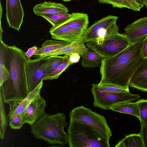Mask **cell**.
<instances>
[{
  "instance_id": "1",
  "label": "cell",
  "mask_w": 147,
  "mask_h": 147,
  "mask_svg": "<svg viewBox=\"0 0 147 147\" xmlns=\"http://www.w3.org/2000/svg\"><path fill=\"white\" fill-rule=\"evenodd\" d=\"M146 37L131 44L114 56L103 58L100 67L101 79L98 84L114 85L129 90L130 80L143 59L141 51Z\"/></svg>"
},
{
  "instance_id": "2",
  "label": "cell",
  "mask_w": 147,
  "mask_h": 147,
  "mask_svg": "<svg viewBox=\"0 0 147 147\" xmlns=\"http://www.w3.org/2000/svg\"><path fill=\"white\" fill-rule=\"evenodd\" d=\"M1 40L4 63L10 74L8 80L0 87L5 103L23 100L29 94L25 52L15 45L9 46Z\"/></svg>"
},
{
  "instance_id": "3",
  "label": "cell",
  "mask_w": 147,
  "mask_h": 147,
  "mask_svg": "<svg viewBox=\"0 0 147 147\" xmlns=\"http://www.w3.org/2000/svg\"><path fill=\"white\" fill-rule=\"evenodd\" d=\"M63 113H45L31 126L30 132L36 138L52 145L64 146L68 144V136L64 129L68 125Z\"/></svg>"
},
{
  "instance_id": "4",
  "label": "cell",
  "mask_w": 147,
  "mask_h": 147,
  "mask_svg": "<svg viewBox=\"0 0 147 147\" xmlns=\"http://www.w3.org/2000/svg\"><path fill=\"white\" fill-rule=\"evenodd\" d=\"M68 144L70 147H109L98 132L88 125L70 119L67 128Z\"/></svg>"
},
{
  "instance_id": "5",
  "label": "cell",
  "mask_w": 147,
  "mask_h": 147,
  "mask_svg": "<svg viewBox=\"0 0 147 147\" xmlns=\"http://www.w3.org/2000/svg\"><path fill=\"white\" fill-rule=\"evenodd\" d=\"M69 116L70 119L78 121L96 130L109 142L112 132L103 115L81 106L73 108L70 112Z\"/></svg>"
},
{
  "instance_id": "6",
  "label": "cell",
  "mask_w": 147,
  "mask_h": 147,
  "mask_svg": "<svg viewBox=\"0 0 147 147\" xmlns=\"http://www.w3.org/2000/svg\"><path fill=\"white\" fill-rule=\"evenodd\" d=\"M131 43L123 34L119 33L86 43L90 49L102 58L114 56L120 53Z\"/></svg>"
},
{
  "instance_id": "7",
  "label": "cell",
  "mask_w": 147,
  "mask_h": 147,
  "mask_svg": "<svg viewBox=\"0 0 147 147\" xmlns=\"http://www.w3.org/2000/svg\"><path fill=\"white\" fill-rule=\"evenodd\" d=\"M91 91L94 96L93 105L94 107L105 110H110L113 105L126 101L134 102L140 97L138 94L131 93H113L100 90L97 84H92Z\"/></svg>"
},
{
  "instance_id": "8",
  "label": "cell",
  "mask_w": 147,
  "mask_h": 147,
  "mask_svg": "<svg viewBox=\"0 0 147 147\" xmlns=\"http://www.w3.org/2000/svg\"><path fill=\"white\" fill-rule=\"evenodd\" d=\"M118 18L109 15L95 22L85 32L82 37L84 42L94 41L119 33V28L116 24Z\"/></svg>"
},
{
  "instance_id": "9",
  "label": "cell",
  "mask_w": 147,
  "mask_h": 147,
  "mask_svg": "<svg viewBox=\"0 0 147 147\" xmlns=\"http://www.w3.org/2000/svg\"><path fill=\"white\" fill-rule=\"evenodd\" d=\"M48 62V57L27 60L26 68L29 93L44 80Z\"/></svg>"
},
{
  "instance_id": "10",
  "label": "cell",
  "mask_w": 147,
  "mask_h": 147,
  "mask_svg": "<svg viewBox=\"0 0 147 147\" xmlns=\"http://www.w3.org/2000/svg\"><path fill=\"white\" fill-rule=\"evenodd\" d=\"M6 18L9 27L19 31L24 13L20 0H6Z\"/></svg>"
},
{
  "instance_id": "11",
  "label": "cell",
  "mask_w": 147,
  "mask_h": 147,
  "mask_svg": "<svg viewBox=\"0 0 147 147\" xmlns=\"http://www.w3.org/2000/svg\"><path fill=\"white\" fill-rule=\"evenodd\" d=\"M46 101L39 94L29 104L24 112V123L31 126L46 113L45 111Z\"/></svg>"
},
{
  "instance_id": "12",
  "label": "cell",
  "mask_w": 147,
  "mask_h": 147,
  "mask_svg": "<svg viewBox=\"0 0 147 147\" xmlns=\"http://www.w3.org/2000/svg\"><path fill=\"white\" fill-rule=\"evenodd\" d=\"M123 34L131 43L137 42L147 35V16L140 18L128 25Z\"/></svg>"
},
{
  "instance_id": "13",
  "label": "cell",
  "mask_w": 147,
  "mask_h": 147,
  "mask_svg": "<svg viewBox=\"0 0 147 147\" xmlns=\"http://www.w3.org/2000/svg\"><path fill=\"white\" fill-rule=\"evenodd\" d=\"M43 81H42L32 91L30 92L23 100L13 101L8 103L9 106V111L8 114L9 119L18 115L24 113L26 108L30 102L40 94L43 84Z\"/></svg>"
},
{
  "instance_id": "14",
  "label": "cell",
  "mask_w": 147,
  "mask_h": 147,
  "mask_svg": "<svg viewBox=\"0 0 147 147\" xmlns=\"http://www.w3.org/2000/svg\"><path fill=\"white\" fill-rule=\"evenodd\" d=\"M51 38L71 43L82 39L84 32L68 27H52L49 30Z\"/></svg>"
},
{
  "instance_id": "15",
  "label": "cell",
  "mask_w": 147,
  "mask_h": 147,
  "mask_svg": "<svg viewBox=\"0 0 147 147\" xmlns=\"http://www.w3.org/2000/svg\"><path fill=\"white\" fill-rule=\"evenodd\" d=\"M90 51L85 45L82 39L74 41L68 45L39 56L44 57L52 56L77 54L80 56Z\"/></svg>"
},
{
  "instance_id": "16",
  "label": "cell",
  "mask_w": 147,
  "mask_h": 147,
  "mask_svg": "<svg viewBox=\"0 0 147 147\" xmlns=\"http://www.w3.org/2000/svg\"><path fill=\"white\" fill-rule=\"evenodd\" d=\"M129 86L147 92V58L142 60L130 80Z\"/></svg>"
},
{
  "instance_id": "17",
  "label": "cell",
  "mask_w": 147,
  "mask_h": 147,
  "mask_svg": "<svg viewBox=\"0 0 147 147\" xmlns=\"http://www.w3.org/2000/svg\"><path fill=\"white\" fill-rule=\"evenodd\" d=\"M33 11L35 15L39 16L45 14L68 13L69 11L63 4L50 1L37 4L34 7Z\"/></svg>"
},
{
  "instance_id": "18",
  "label": "cell",
  "mask_w": 147,
  "mask_h": 147,
  "mask_svg": "<svg viewBox=\"0 0 147 147\" xmlns=\"http://www.w3.org/2000/svg\"><path fill=\"white\" fill-rule=\"evenodd\" d=\"M110 110L121 113L130 114L138 118L140 120L139 104L136 102L126 101L115 105L111 107Z\"/></svg>"
},
{
  "instance_id": "19",
  "label": "cell",
  "mask_w": 147,
  "mask_h": 147,
  "mask_svg": "<svg viewBox=\"0 0 147 147\" xmlns=\"http://www.w3.org/2000/svg\"><path fill=\"white\" fill-rule=\"evenodd\" d=\"M70 43L65 41L55 39L46 40L43 42L41 47L38 49L34 55L39 56L64 47Z\"/></svg>"
},
{
  "instance_id": "20",
  "label": "cell",
  "mask_w": 147,
  "mask_h": 147,
  "mask_svg": "<svg viewBox=\"0 0 147 147\" xmlns=\"http://www.w3.org/2000/svg\"><path fill=\"white\" fill-rule=\"evenodd\" d=\"M116 147H145L140 134H133L126 136L120 140Z\"/></svg>"
},
{
  "instance_id": "21",
  "label": "cell",
  "mask_w": 147,
  "mask_h": 147,
  "mask_svg": "<svg viewBox=\"0 0 147 147\" xmlns=\"http://www.w3.org/2000/svg\"><path fill=\"white\" fill-rule=\"evenodd\" d=\"M82 59L81 65L84 67L93 68L101 64L103 58L99 55L90 51L81 55Z\"/></svg>"
},
{
  "instance_id": "22",
  "label": "cell",
  "mask_w": 147,
  "mask_h": 147,
  "mask_svg": "<svg viewBox=\"0 0 147 147\" xmlns=\"http://www.w3.org/2000/svg\"><path fill=\"white\" fill-rule=\"evenodd\" d=\"M4 103L2 94L0 90V137L1 139H3L4 138L9 121L8 115L5 112Z\"/></svg>"
},
{
  "instance_id": "23",
  "label": "cell",
  "mask_w": 147,
  "mask_h": 147,
  "mask_svg": "<svg viewBox=\"0 0 147 147\" xmlns=\"http://www.w3.org/2000/svg\"><path fill=\"white\" fill-rule=\"evenodd\" d=\"M71 14L68 13L55 14H44L41 16L47 20L54 27H56L64 23L71 17Z\"/></svg>"
},
{
  "instance_id": "24",
  "label": "cell",
  "mask_w": 147,
  "mask_h": 147,
  "mask_svg": "<svg viewBox=\"0 0 147 147\" xmlns=\"http://www.w3.org/2000/svg\"><path fill=\"white\" fill-rule=\"evenodd\" d=\"M70 55H65L63 63L53 72L47 75L44 80H52L58 79L60 75L69 66L72 65L69 60Z\"/></svg>"
},
{
  "instance_id": "25",
  "label": "cell",
  "mask_w": 147,
  "mask_h": 147,
  "mask_svg": "<svg viewBox=\"0 0 147 147\" xmlns=\"http://www.w3.org/2000/svg\"><path fill=\"white\" fill-rule=\"evenodd\" d=\"M48 57V62L46 69V76L56 69L63 63L64 58V56H59Z\"/></svg>"
},
{
  "instance_id": "26",
  "label": "cell",
  "mask_w": 147,
  "mask_h": 147,
  "mask_svg": "<svg viewBox=\"0 0 147 147\" xmlns=\"http://www.w3.org/2000/svg\"><path fill=\"white\" fill-rule=\"evenodd\" d=\"M98 88L101 91L113 93H130L128 90L120 87L105 84H97Z\"/></svg>"
},
{
  "instance_id": "27",
  "label": "cell",
  "mask_w": 147,
  "mask_h": 147,
  "mask_svg": "<svg viewBox=\"0 0 147 147\" xmlns=\"http://www.w3.org/2000/svg\"><path fill=\"white\" fill-rule=\"evenodd\" d=\"M24 113L18 115L9 119V125L12 129H20L24 123Z\"/></svg>"
},
{
  "instance_id": "28",
  "label": "cell",
  "mask_w": 147,
  "mask_h": 147,
  "mask_svg": "<svg viewBox=\"0 0 147 147\" xmlns=\"http://www.w3.org/2000/svg\"><path fill=\"white\" fill-rule=\"evenodd\" d=\"M100 3L111 5L114 7L126 8L133 11L132 7L125 0H97Z\"/></svg>"
},
{
  "instance_id": "29",
  "label": "cell",
  "mask_w": 147,
  "mask_h": 147,
  "mask_svg": "<svg viewBox=\"0 0 147 147\" xmlns=\"http://www.w3.org/2000/svg\"><path fill=\"white\" fill-rule=\"evenodd\" d=\"M138 101L139 104L140 123L147 124V99H140Z\"/></svg>"
},
{
  "instance_id": "30",
  "label": "cell",
  "mask_w": 147,
  "mask_h": 147,
  "mask_svg": "<svg viewBox=\"0 0 147 147\" xmlns=\"http://www.w3.org/2000/svg\"><path fill=\"white\" fill-rule=\"evenodd\" d=\"M10 74L4 63H0V87L4 82L8 80Z\"/></svg>"
},
{
  "instance_id": "31",
  "label": "cell",
  "mask_w": 147,
  "mask_h": 147,
  "mask_svg": "<svg viewBox=\"0 0 147 147\" xmlns=\"http://www.w3.org/2000/svg\"><path fill=\"white\" fill-rule=\"evenodd\" d=\"M141 124V129L139 133L141 135L145 147H147V124Z\"/></svg>"
},
{
  "instance_id": "32",
  "label": "cell",
  "mask_w": 147,
  "mask_h": 147,
  "mask_svg": "<svg viewBox=\"0 0 147 147\" xmlns=\"http://www.w3.org/2000/svg\"><path fill=\"white\" fill-rule=\"evenodd\" d=\"M132 7L133 11H140V9L143 7L138 4L136 0H125Z\"/></svg>"
},
{
  "instance_id": "33",
  "label": "cell",
  "mask_w": 147,
  "mask_h": 147,
  "mask_svg": "<svg viewBox=\"0 0 147 147\" xmlns=\"http://www.w3.org/2000/svg\"><path fill=\"white\" fill-rule=\"evenodd\" d=\"M141 55L143 59L147 58V35L143 40Z\"/></svg>"
},
{
  "instance_id": "34",
  "label": "cell",
  "mask_w": 147,
  "mask_h": 147,
  "mask_svg": "<svg viewBox=\"0 0 147 147\" xmlns=\"http://www.w3.org/2000/svg\"><path fill=\"white\" fill-rule=\"evenodd\" d=\"M38 50L37 47L36 45L28 49L26 52H25V55L28 59H30L33 55H34Z\"/></svg>"
},
{
  "instance_id": "35",
  "label": "cell",
  "mask_w": 147,
  "mask_h": 147,
  "mask_svg": "<svg viewBox=\"0 0 147 147\" xmlns=\"http://www.w3.org/2000/svg\"><path fill=\"white\" fill-rule=\"evenodd\" d=\"M80 55L76 53L70 55L69 60L72 64L79 62L80 59Z\"/></svg>"
},
{
  "instance_id": "36",
  "label": "cell",
  "mask_w": 147,
  "mask_h": 147,
  "mask_svg": "<svg viewBox=\"0 0 147 147\" xmlns=\"http://www.w3.org/2000/svg\"><path fill=\"white\" fill-rule=\"evenodd\" d=\"M137 3L143 7L146 5V0H136Z\"/></svg>"
},
{
  "instance_id": "37",
  "label": "cell",
  "mask_w": 147,
  "mask_h": 147,
  "mask_svg": "<svg viewBox=\"0 0 147 147\" xmlns=\"http://www.w3.org/2000/svg\"><path fill=\"white\" fill-rule=\"evenodd\" d=\"M64 1H66V2H67V1H71L72 0H62Z\"/></svg>"
},
{
  "instance_id": "38",
  "label": "cell",
  "mask_w": 147,
  "mask_h": 147,
  "mask_svg": "<svg viewBox=\"0 0 147 147\" xmlns=\"http://www.w3.org/2000/svg\"><path fill=\"white\" fill-rule=\"evenodd\" d=\"M145 5L147 9V0H146V4Z\"/></svg>"
}]
</instances>
